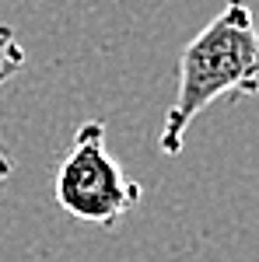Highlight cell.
<instances>
[{"mask_svg":"<svg viewBox=\"0 0 259 262\" xmlns=\"http://www.w3.org/2000/svg\"><path fill=\"white\" fill-rule=\"evenodd\" d=\"M53 196L67 217L98 227H116L140 203V182L130 179L109 150L102 119L81 122L70 150L56 168Z\"/></svg>","mask_w":259,"mask_h":262,"instance_id":"7a4b0ae2","label":"cell"},{"mask_svg":"<svg viewBox=\"0 0 259 262\" xmlns=\"http://www.w3.org/2000/svg\"><path fill=\"white\" fill-rule=\"evenodd\" d=\"M21 67H25V49H21L18 35H14L11 25H0V88L11 81ZM11 175H14V158H11L7 143L0 137V196H4V185L11 182Z\"/></svg>","mask_w":259,"mask_h":262,"instance_id":"3957f363","label":"cell"},{"mask_svg":"<svg viewBox=\"0 0 259 262\" xmlns=\"http://www.w3.org/2000/svg\"><path fill=\"white\" fill-rule=\"evenodd\" d=\"M259 95V32L249 0H228L214 21L186 42L179 56V88L165 112L158 147L175 158L200 112L221 98Z\"/></svg>","mask_w":259,"mask_h":262,"instance_id":"6da1fadb","label":"cell"}]
</instances>
